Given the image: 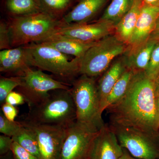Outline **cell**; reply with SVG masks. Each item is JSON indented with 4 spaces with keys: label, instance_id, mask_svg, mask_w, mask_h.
Here are the masks:
<instances>
[{
    "label": "cell",
    "instance_id": "cell-1",
    "mask_svg": "<svg viewBox=\"0 0 159 159\" xmlns=\"http://www.w3.org/2000/svg\"><path fill=\"white\" fill-rule=\"evenodd\" d=\"M157 96L152 80L145 71L134 72L121 99L107 109L111 124L134 129L156 137L159 135Z\"/></svg>",
    "mask_w": 159,
    "mask_h": 159
},
{
    "label": "cell",
    "instance_id": "cell-2",
    "mask_svg": "<svg viewBox=\"0 0 159 159\" xmlns=\"http://www.w3.org/2000/svg\"><path fill=\"white\" fill-rule=\"evenodd\" d=\"M29 109L24 119L35 123L68 126L76 121L70 89L51 91L47 98Z\"/></svg>",
    "mask_w": 159,
    "mask_h": 159
},
{
    "label": "cell",
    "instance_id": "cell-3",
    "mask_svg": "<svg viewBox=\"0 0 159 159\" xmlns=\"http://www.w3.org/2000/svg\"><path fill=\"white\" fill-rule=\"evenodd\" d=\"M7 24L11 48L42 42L61 26L60 20L43 11L10 18Z\"/></svg>",
    "mask_w": 159,
    "mask_h": 159
},
{
    "label": "cell",
    "instance_id": "cell-4",
    "mask_svg": "<svg viewBox=\"0 0 159 159\" xmlns=\"http://www.w3.org/2000/svg\"><path fill=\"white\" fill-rule=\"evenodd\" d=\"M70 92L76 111V122L99 130L105 125L95 78L81 75L72 82Z\"/></svg>",
    "mask_w": 159,
    "mask_h": 159
},
{
    "label": "cell",
    "instance_id": "cell-5",
    "mask_svg": "<svg viewBox=\"0 0 159 159\" xmlns=\"http://www.w3.org/2000/svg\"><path fill=\"white\" fill-rule=\"evenodd\" d=\"M24 46L29 52L31 66L48 71L66 80H73L80 74L81 58L71 59L68 55L44 43H33Z\"/></svg>",
    "mask_w": 159,
    "mask_h": 159
},
{
    "label": "cell",
    "instance_id": "cell-6",
    "mask_svg": "<svg viewBox=\"0 0 159 159\" xmlns=\"http://www.w3.org/2000/svg\"><path fill=\"white\" fill-rule=\"evenodd\" d=\"M128 48V44L115 34L103 38L91 47L81 57L80 74L95 78L101 76L113 61L125 54Z\"/></svg>",
    "mask_w": 159,
    "mask_h": 159
},
{
    "label": "cell",
    "instance_id": "cell-7",
    "mask_svg": "<svg viewBox=\"0 0 159 159\" xmlns=\"http://www.w3.org/2000/svg\"><path fill=\"white\" fill-rule=\"evenodd\" d=\"M22 83L17 92L24 96L29 107L36 105L49 96L51 91L70 89L68 84L58 81L39 69L28 68L21 76Z\"/></svg>",
    "mask_w": 159,
    "mask_h": 159
},
{
    "label": "cell",
    "instance_id": "cell-8",
    "mask_svg": "<svg viewBox=\"0 0 159 159\" xmlns=\"http://www.w3.org/2000/svg\"><path fill=\"white\" fill-rule=\"evenodd\" d=\"M110 127L116 135L120 145L138 159H157L159 150L155 137L134 129L111 124Z\"/></svg>",
    "mask_w": 159,
    "mask_h": 159
},
{
    "label": "cell",
    "instance_id": "cell-9",
    "mask_svg": "<svg viewBox=\"0 0 159 159\" xmlns=\"http://www.w3.org/2000/svg\"><path fill=\"white\" fill-rule=\"evenodd\" d=\"M99 130L76 122L68 126L59 159H88Z\"/></svg>",
    "mask_w": 159,
    "mask_h": 159
},
{
    "label": "cell",
    "instance_id": "cell-10",
    "mask_svg": "<svg viewBox=\"0 0 159 159\" xmlns=\"http://www.w3.org/2000/svg\"><path fill=\"white\" fill-rule=\"evenodd\" d=\"M20 122L35 136L40 159H59L68 126L40 124L25 119Z\"/></svg>",
    "mask_w": 159,
    "mask_h": 159
},
{
    "label": "cell",
    "instance_id": "cell-11",
    "mask_svg": "<svg viewBox=\"0 0 159 159\" xmlns=\"http://www.w3.org/2000/svg\"><path fill=\"white\" fill-rule=\"evenodd\" d=\"M116 27V24L112 22L99 20L92 24L60 27L47 39L62 37L84 43L96 42L108 35L115 34Z\"/></svg>",
    "mask_w": 159,
    "mask_h": 159
},
{
    "label": "cell",
    "instance_id": "cell-12",
    "mask_svg": "<svg viewBox=\"0 0 159 159\" xmlns=\"http://www.w3.org/2000/svg\"><path fill=\"white\" fill-rule=\"evenodd\" d=\"M123 152L116 134L105 125L94 139L89 159H119Z\"/></svg>",
    "mask_w": 159,
    "mask_h": 159
},
{
    "label": "cell",
    "instance_id": "cell-13",
    "mask_svg": "<svg viewBox=\"0 0 159 159\" xmlns=\"http://www.w3.org/2000/svg\"><path fill=\"white\" fill-rule=\"evenodd\" d=\"M159 16V6H152L144 2L129 42V48L136 47L149 39Z\"/></svg>",
    "mask_w": 159,
    "mask_h": 159
},
{
    "label": "cell",
    "instance_id": "cell-14",
    "mask_svg": "<svg viewBox=\"0 0 159 159\" xmlns=\"http://www.w3.org/2000/svg\"><path fill=\"white\" fill-rule=\"evenodd\" d=\"M108 0H80L67 14L60 20V27L87 24L98 14Z\"/></svg>",
    "mask_w": 159,
    "mask_h": 159
},
{
    "label": "cell",
    "instance_id": "cell-15",
    "mask_svg": "<svg viewBox=\"0 0 159 159\" xmlns=\"http://www.w3.org/2000/svg\"><path fill=\"white\" fill-rule=\"evenodd\" d=\"M30 66L29 53L25 46L0 52V71L2 73L16 74V77H21Z\"/></svg>",
    "mask_w": 159,
    "mask_h": 159
},
{
    "label": "cell",
    "instance_id": "cell-16",
    "mask_svg": "<svg viewBox=\"0 0 159 159\" xmlns=\"http://www.w3.org/2000/svg\"><path fill=\"white\" fill-rule=\"evenodd\" d=\"M127 69L125 57H119L112 63L108 69L101 75L97 83L101 114L105 111L107 97L114 85Z\"/></svg>",
    "mask_w": 159,
    "mask_h": 159
},
{
    "label": "cell",
    "instance_id": "cell-17",
    "mask_svg": "<svg viewBox=\"0 0 159 159\" xmlns=\"http://www.w3.org/2000/svg\"><path fill=\"white\" fill-rule=\"evenodd\" d=\"M157 41L149 38L148 40L139 45L129 48L124 55L127 68L134 72L145 71Z\"/></svg>",
    "mask_w": 159,
    "mask_h": 159
},
{
    "label": "cell",
    "instance_id": "cell-18",
    "mask_svg": "<svg viewBox=\"0 0 159 159\" xmlns=\"http://www.w3.org/2000/svg\"><path fill=\"white\" fill-rule=\"evenodd\" d=\"M41 42L45 43L63 54L81 58L97 42L86 43L71 39L56 37L47 39Z\"/></svg>",
    "mask_w": 159,
    "mask_h": 159
},
{
    "label": "cell",
    "instance_id": "cell-19",
    "mask_svg": "<svg viewBox=\"0 0 159 159\" xmlns=\"http://www.w3.org/2000/svg\"><path fill=\"white\" fill-rule=\"evenodd\" d=\"M143 4V0H134L131 9L116 25L115 34L128 44Z\"/></svg>",
    "mask_w": 159,
    "mask_h": 159
},
{
    "label": "cell",
    "instance_id": "cell-20",
    "mask_svg": "<svg viewBox=\"0 0 159 159\" xmlns=\"http://www.w3.org/2000/svg\"><path fill=\"white\" fill-rule=\"evenodd\" d=\"M6 6L12 17L24 16L42 11L39 0H7Z\"/></svg>",
    "mask_w": 159,
    "mask_h": 159
},
{
    "label": "cell",
    "instance_id": "cell-21",
    "mask_svg": "<svg viewBox=\"0 0 159 159\" xmlns=\"http://www.w3.org/2000/svg\"><path fill=\"white\" fill-rule=\"evenodd\" d=\"M134 0H112L99 20L109 21L116 25L129 11Z\"/></svg>",
    "mask_w": 159,
    "mask_h": 159
},
{
    "label": "cell",
    "instance_id": "cell-22",
    "mask_svg": "<svg viewBox=\"0 0 159 159\" xmlns=\"http://www.w3.org/2000/svg\"><path fill=\"white\" fill-rule=\"evenodd\" d=\"M134 73L131 70L126 69L109 94L105 102V110L125 95Z\"/></svg>",
    "mask_w": 159,
    "mask_h": 159
},
{
    "label": "cell",
    "instance_id": "cell-23",
    "mask_svg": "<svg viewBox=\"0 0 159 159\" xmlns=\"http://www.w3.org/2000/svg\"><path fill=\"white\" fill-rule=\"evenodd\" d=\"M11 138L14 142L39 159H40L37 140L34 134L29 129L23 125L18 133Z\"/></svg>",
    "mask_w": 159,
    "mask_h": 159
},
{
    "label": "cell",
    "instance_id": "cell-24",
    "mask_svg": "<svg viewBox=\"0 0 159 159\" xmlns=\"http://www.w3.org/2000/svg\"><path fill=\"white\" fill-rule=\"evenodd\" d=\"M73 0H39L43 12L60 20L62 15L69 9Z\"/></svg>",
    "mask_w": 159,
    "mask_h": 159
},
{
    "label": "cell",
    "instance_id": "cell-25",
    "mask_svg": "<svg viewBox=\"0 0 159 159\" xmlns=\"http://www.w3.org/2000/svg\"><path fill=\"white\" fill-rule=\"evenodd\" d=\"M22 79L21 77H1L0 78V103L1 105L5 103L8 95L21 85Z\"/></svg>",
    "mask_w": 159,
    "mask_h": 159
},
{
    "label": "cell",
    "instance_id": "cell-26",
    "mask_svg": "<svg viewBox=\"0 0 159 159\" xmlns=\"http://www.w3.org/2000/svg\"><path fill=\"white\" fill-rule=\"evenodd\" d=\"M23 127L20 122L11 121L7 119L2 111H0V132L5 135L12 137L18 133Z\"/></svg>",
    "mask_w": 159,
    "mask_h": 159
},
{
    "label": "cell",
    "instance_id": "cell-27",
    "mask_svg": "<svg viewBox=\"0 0 159 159\" xmlns=\"http://www.w3.org/2000/svg\"><path fill=\"white\" fill-rule=\"evenodd\" d=\"M149 78L154 80L159 72V41L154 48L149 63L145 71Z\"/></svg>",
    "mask_w": 159,
    "mask_h": 159
},
{
    "label": "cell",
    "instance_id": "cell-28",
    "mask_svg": "<svg viewBox=\"0 0 159 159\" xmlns=\"http://www.w3.org/2000/svg\"><path fill=\"white\" fill-rule=\"evenodd\" d=\"M11 48L10 33L7 23L3 21L0 23V50Z\"/></svg>",
    "mask_w": 159,
    "mask_h": 159
},
{
    "label": "cell",
    "instance_id": "cell-29",
    "mask_svg": "<svg viewBox=\"0 0 159 159\" xmlns=\"http://www.w3.org/2000/svg\"><path fill=\"white\" fill-rule=\"evenodd\" d=\"M11 152L15 159H39L14 141L11 145Z\"/></svg>",
    "mask_w": 159,
    "mask_h": 159
},
{
    "label": "cell",
    "instance_id": "cell-30",
    "mask_svg": "<svg viewBox=\"0 0 159 159\" xmlns=\"http://www.w3.org/2000/svg\"><path fill=\"white\" fill-rule=\"evenodd\" d=\"M1 110L5 116L11 121H15L16 118L18 114V110L15 106L5 102L2 105Z\"/></svg>",
    "mask_w": 159,
    "mask_h": 159
},
{
    "label": "cell",
    "instance_id": "cell-31",
    "mask_svg": "<svg viewBox=\"0 0 159 159\" xmlns=\"http://www.w3.org/2000/svg\"><path fill=\"white\" fill-rule=\"evenodd\" d=\"M13 141L12 138L5 135H0V154L5 155L11 151V147Z\"/></svg>",
    "mask_w": 159,
    "mask_h": 159
},
{
    "label": "cell",
    "instance_id": "cell-32",
    "mask_svg": "<svg viewBox=\"0 0 159 159\" xmlns=\"http://www.w3.org/2000/svg\"><path fill=\"white\" fill-rule=\"evenodd\" d=\"M5 102L16 106L23 105L26 101L24 96L20 93L12 91L6 97Z\"/></svg>",
    "mask_w": 159,
    "mask_h": 159
},
{
    "label": "cell",
    "instance_id": "cell-33",
    "mask_svg": "<svg viewBox=\"0 0 159 159\" xmlns=\"http://www.w3.org/2000/svg\"><path fill=\"white\" fill-rule=\"evenodd\" d=\"M150 38L159 41V16L157 19L154 29L151 34Z\"/></svg>",
    "mask_w": 159,
    "mask_h": 159
},
{
    "label": "cell",
    "instance_id": "cell-34",
    "mask_svg": "<svg viewBox=\"0 0 159 159\" xmlns=\"http://www.w3.org/2000/svg\"><path fill=\"white\" fill-rule=\"evenodd\" d=\"M154 84L156 96L159 95V72L157 75L155 79L153 80Z\"/></svg>",
    "mask_w": 159,
    "mask_h": 159
},
{
    "label": "cell",
    "instance_id": "cell-35",
    "mask_svg": "<svg viewBox=\"0 0 159 159\" xmlns=\"http://www.w3.org/2000/svg\"><path fill=\"white\" fill-rule=\"evenodd\" d=\"M144 2L152 6H159V0H143Z\"/></svg>",
    "mask_w": 159,
    "mask_h": 159
},
{
    "label": "cell",
    "instance_id": "cell-36",
    "mask_svg": "<svg viewBox=\"0 0 159 159\" xmlns=\"http://www.w3.org/2000/svg\"><path fill=\"white\" fill-rule=\"evenodd\" d=\"M119 159H138L132 156L131 155L127 153V152H125L124 151L123 155Z\"/></svg>",
    "mask_w": 159,
    "mask_h": 159
},
{
    "label": "cell",
    "instance_id": "cell-37",
    "mask_svg": "<svg viewBox=\"0 0 159 159\" xmlns=\"http://www.w3.org/2000/svg\"><path fill=\"white\" fill-rule=\"evenodd\" d=\"M157 107V111L158 116L159 119V95L157 96L156 99Z\"/></svg>",
    "mask_w": 159,
    "mask_h": 159
},
{
    "label": "cell",
    "instance_id": "cell-38",
    "mask_svg": "<svg viewBox=\"0 0 159 159\" xmlns=\"http://www.w3.org/2000/svg\"></svg>",
    "mask_w": 159,
    "mask_h": 159
}]
</instances>
